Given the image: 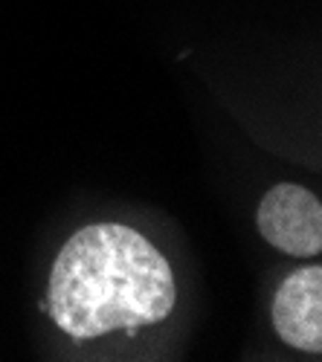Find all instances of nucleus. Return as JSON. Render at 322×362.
Here are the masks:
<instances>
[{"label": "nucleus", "instance_id": "nucleus-1", "mask_svg": "<svg viewBox=\"0 0 322 362\" xmlns=\"http://www.w3.org/2000/svg\"><path fill=\"white\" fill-rule=\"evenodd\" d=\"M47 316L81 351L160 334L180 305L168 255L122 221L79 226L58 247L47 273Z\"/></svg>", "mask_w": 322, "mask_h": 362}, {"label": "nucleus", "instance_id": "nucleus-2", "mask_svg": "<svg viewBox=\"0 0 322 362\" xmlns=\"http://www.w3.org/2000/svg\"><path fill=\"white\" fill-rule=\"evenodd\" d=\"M255 229L282 255L316 258L322 252V203L299 183H276L255 206Z\"/></svg>", "mask_w": 322, "mask_h": 362}, {"label": "nucleus", "instance_id": "nucleus-3", "mask_svg": "<svg viewBox=\"0 0 322 362\" xmlns=\"http://www.w3.org/2000/svg\"><path fill=\"white\" fill-rule=\"evenodd\" d=\"M270 322L279 342L299 354H322V267H297L276 284Z\"/></svg>", "mask_w": 322, "mask_h": 362}]
</instances>
